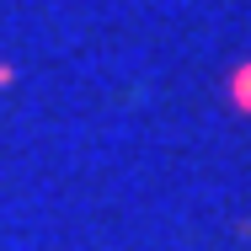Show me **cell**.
<instances>
[{
    "instance_id": "cell-1",
    "label": "cell",
    "mask_w": 251,
    "mask_h": 251,
    "mask_svg": "<svg viewBox=\"0 0 251 251\" xmlns=\"http://www.w3.org/2000/svg\"><path fill=\"white\" fill-rule=\"evenodd\" d=\"M230 91L241 97V107H251V64H241V70H235V80H230Z\"/></svg>"
}]
</instances>
